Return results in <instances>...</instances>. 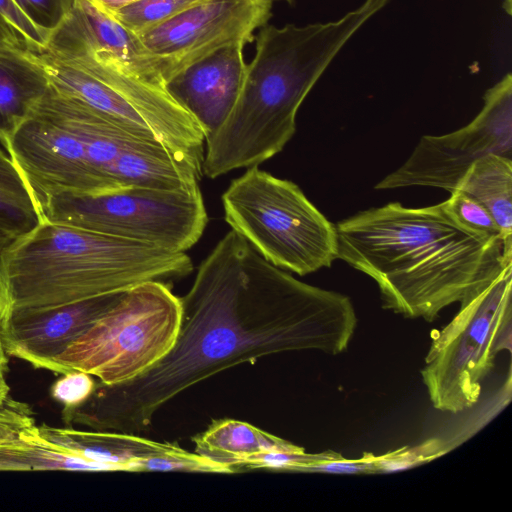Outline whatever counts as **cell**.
<instances>
[{"mask_svg":"<svg viewBox=\"0 0 512 512\" xmlns=\"http://www.w3.org/2000/svg\"><path fill=\"white\" fill-rule=\"evenodd\" d=\"M180 300L171 350L128 382L96 383L84 403L63 409L67 426L139 435L169 401L223 370L289 351L341 354L357 327L348 296L296 279L233 230L200 264Z\"/></svg>","mask_w":512,"mask_h":512,"instance_id":"obj_1","label":"cell"},{"mask_svg":"<svg viewBox=\"0 0 512 512\" xmlns=\"http://www.w3.org/2000/svg\"><path fill=\"white\" fill-rule=\"evenodd\" d=\"M335 227L337 259L375 281L384 309L410 319L433 322L512 261V245L463 223L448 200L388 203Z\"/></svg>","mask_w":512,"mask_h":512,"instance_id":"obj_2","label":"cell"},{"mask_svg":"<svg viewBox=\"0 0 512 512\" xmlns=\"http://www.w3.org/2000/svg\"><path fill=\"white\" fill-rule=\"evenodd\" d=\"M389 1L364 0L326 23L261 27L234 107L206 140L203 174L217 178L258 166L282 151L308 93L344 45Z\"/></svg>","mask_w":512,"mask_h":512,"instance_id":"obj_3","label":"cell"},{"mask_svg":"<svg viewBox=\"0 0 512 512\" xmlns=\"http://www.w3.org/2000/svg\"><path fill=\"white\" fill-rule=\"evenodd\" d=\"M2 268L13 311L46 310L179 279L193 270L185 252L43 220L10 240Z\"/></svg>","mask_w":512,"mask_h":512,"instance_id":"obj_4","label":"cell"},{"mask_svg":"<svg viewBox=\"0 0 512 512\" xmlns=\"http://www.w3.org/2000/svg\"><path fill=\"white\" fill-rule=\"evenodd\" d=\"M225 221L263 258L300 276L337 259V231L294 182L258 166L222 195Z\"/></svg>","mask_w":512,"mask_h":512,"instance_id":"obj_5","label":"cell"},{"mask_svg":"<svg viewBox=\"0 0 512 512\" xmlns=\"http://www.w3.org/2000/svg\"><path fill=\"white\" fill-rule=\"evenodd\" d=\"M50 87L126 131L172 150L203 153L205 135L167 91L120 64L92 57L36 53Z\"/></svg>","mask_w":512,"mask_h":512,"instance_id":"obj_6","label":"cell"},{"mask_svg":"<svg viewBox=\"0 0 512 512\" xmlns=\"http://www.w3.org/2000/svg\"><path fill=\"white\" fill-rule=\"evenodd\" d=\"M512 261L471 291L432 339L421 376L431 403L451 413L473 406L497 355L511 353Z\"/></svg>","mask_w":512,"mask_h":512,"instance_id":"obj_7","label":"cell"},{"mask_svg":"<svg viewBox=\"0 0 512 512\" xmlns=\"http://www.w3.org/2000/svg\"><path fill=\"white\" fill-rule=\"evenodd\" d=\"M181 317L180 297L166 282L138 284L126 290L55 362L62 375L79 370L107 385L128 382L171 350Z\"/></svg>","mask_w":512,"mask_h":512,"instance_id":"obj_8","label":"cell"},{"mask_svg":"<svg viewBox=\"0 0 512 512\" xmlns=\"http://www.w3.org/2000/svg\"><path fill=\"white\" fill-rule=\"evenodd\" d=\"M43 219L185 252L208 217L199 185L179 190L126 186L97 194H60L39 201Z\"/></svg>","mask_w":512,"mask_h":512,"instance_id":"obj_9","label":"cell"},{"mask_svg":"<svg viewBox=\"0 0 512 512\" xmlns=\"http://www.w3.org/2000/svg\"><path fill=\"white\" fill-rule=\"evenodd\" d=\"M481 111L448 134L422 136L408 159L375 185L376 190L413 186L452 193L479 159L496 154L512 159V77L507 73L483 96Z\"/></svg>","mask_w":512,"mask_h":512,"instance_id":"obj_10","label":"cell"},{"mask_svg":"<svg viewBox=\"0 0 512 512\" xmlns=\"http://www.w3.org/2000/svg\"><path fill=\"white\" fill-rule=\"evenodd\" d=\"M270 0H200L138 35L166 82L194 62L225 47H245L271 17Z\"/></svg>","mask_w":512,"mask_h":512,"instance_id":"obj_11","label":"cell"},{"mask_svg":"<svg viewBox=\"0 0 512 512\" xmlns=\"http://www.w3.org/2000/svg\"><path fill=\"white\" fill-rule=\"evenodd\" d=\"M39 201L60 194H97L118 187L91 165L70 128L33 110L4 145Z\"/></svg>","mask_w":512,"mask_h":512,"instance_id":"obj_12","label":"cell"},{"mask_svg":"<svg viewBox=\"0 0 512 512\" xmlns=\"http://www.w3.org/2000/svg\"><path fill=\"white\" fill-rule=\"evenodd\" d=\"M125 291L52 309L13 311L2 332L6 354L34 368L60 374L56 357L115 305Z\"/></svg>","mask_w":512,"mask_h":512,"instance_id":"obj_13","label":"cell"},{"mask_svg":"<svg viewBox=\"0 0 512 512\" xmlns=\"http://www.w3.org/2000/svg\"><path fill=\"white\" fill-rule=\"evenodd\" d=\"M45 52L60 58L86 55L116 62L146 81L165 86L139 36L89 0H75L70 13L50 33Z\"/></svg>","mask_w":512,"mask_h":512,"instance_id":"obj_14","label":"cell"},{"mask_svg":"<svg viewBox=\"0 0 512 512\" xmlns=\"http://www.w3.org/2000/svg\"><path fill=\"white\" fill-rule=\"evenodd\" d=\"M244 47L217 50L194 62L166 82L170 95L210 138L224 123L239 96L247 64Z\"/></svg>","mask_w":512,"mask_h":512,"instance_id":"obj_15","label":"cell"},{"mask_svg":"<svg viewBox=\"0 0 512 512\" xmlns=\"http://www.w3.org/2000/svg\"><path fill=\"white\" fill-rule=\"evenodd\" d=\"M204 153L172 150L133 138L117 155L108 175L120 187L179 190L198 186Z\"/></svg>","mask_w":512,"mask_h":512,"instance_id":"obj_16","label":"cell"},{"mask_svg":"<svg viewBox=\"0 0 512 512\" xmlns=\"http://www.w3.org/2000/svg\"><path fill=\"white\" fill-rule=\"evenodd\" d=\"M47 445L69 455L102 465L106 471H134L138 461L168 450L172 443H160L135 434L112 431H82L42 424L33 427Z\"/></svg>","mask_w":512,"mask_h":512,"instance_id":"obj_17","label":"cell"},{"mask_svg":"<svg viewBox=\"0 0 512 512\" xmlns=\"http://www.w3.org/2000/svg\"><path fill=\"white\" fill-rule=\"evenodd\" d=\"M49 88L36 53L0 44V142L3 146Z\"/></svg>","mask_w":512,"mask_h":512,"instance_id":"obj_18","label":"cell"},{"mask_svg":"<svg viewBox=\"0 0 512 512\" xmlns=\"http://www.w3.org/2000/svg\"><path fill=\"white\" fill-rule=\"evenodd\" d=\"M195 452L235 472L253 457L270 451L293 450L298 446L239 420L213 421L193 438Z\"/></svg>","mask_w":512,"mask_h":512,"instance_id":"obj_19","label":"cell"},{"mask_svg":"<svg viewBox=\"0 0 512 512\" xmlns=\"http://www.w3.org/2000/svg\"><path fill=\"white\" fill-rule=\"evenodd\" d=\"M455 190L482 204L498 225L503 241L512 245L511 158L496 154L482 157L467 170Z\"/></svg>","mask_w":512,"mask_h":512,"instance_id":"obj_20","label":"cell"},{"mask_svg":"<svg viewBox=\"0 0 512 512\" xmlns=\"http://www.w3.org/2000/svg\"><path fill=\"white\" fill-rule=\"evenodd\" d=\"M43 220L34 193L10 154L0 148V232L14 239Z\"/></svg>","mask_w":512,"mask_h":512,"instance_id":"obj_21","label":"cell"},{"mask_svg":"<svg viewBox=\"0 0 512 512\" xmlns=\"http://www.w3.org/2000/svg\"><path fill=\"white\" fill-rule=\"evenodd\" d=\"M200 0H136L110 14L136 35L168 21Z\"/></svg>","mask_w":512,"mask_h":512,"instance_id":"obj_22","label":"cell"},{"mask_svg":"<svg viewBox=\"0 0 512 512\" xmlns=\"http://www.w3.org/2000/svg\"><path fill=\"white\" fill-rule=\"evenodd\" d=\"M0 33L10 45L33 53L46 50L50 35L34 24L15 0H0Z\"/></svg>","mask_w":512,"mask_h":512,"instance_id":"obj_23","label":"cell"},{"mask_svg":"<svg viewBox=\"0 0 512 512\" xmlns=\"http://www.w3.org/2000/svg\"><path fill=\"white\" fill-rule=\"evenodd\" d=\"M442 453L440 441L430 440L418 447L403 448L386 455L373 456L375 472L394 473L407 470Z\"/></svg>","mask_w":512,"mask_h":512,"instance_id":"obj_24","label":"cell"},{"mask_svg":"<svg viewBox=\"0 0 512 512\" xmlns=\"http://www.w3.org/2000/svg\"><path fill=\"white\" fill-rule=\"evenodd\" d=\"M96 382L92 375L72 370L60 377L51 387L52 397L64 408H74L84 403L92 394Z\"/></svg>","mask_w":512,"mask_h":512,"instance_id":"obj_25","label":"cell"},{"mask_svg":"<svg viewBox=\"0 0 512 512\" xmlns=\"http://www.w3.org/2000/svg\"><path fill=\"white\" fill-rule=\"evenodd\" d=\"M450 194L451 196L447 200L453 212L463 223L478 231L502 238L498 225L482 204L458 190Z\"/></svg>","mask_w":512,"mask_h":512,"instance_id":"obj_26","label":"cell"},{"mask_svg":"<svg viewBox=\"0 0 512 512\" xmlns=\"http://www.w3.org/2000/svg\"><path fill=\"white\" fill-rule=\"evenodd\" d=\"M26 16L49 34L66 18L75 0H15Z\"/></svg>","mask_w":512,"mask_h":512,"instance_id":"obj_27","label":"cell"},{"mask_svg":"<svg viewBox=\"0 0 512 512\" xmlns=\"http://www.w3.org/2000/svg\"><path fill=\"white\" fill-rule=\"evenodd\" d=\"M299 472L362 474L375 472V466L373 455H365L357 460H348L337 454L336 456L304 465L300 468Z\"/></svg>","mask_w":512,"mask_h":512,"instance_id":"obj_28","label":"cell"},{"mask_svg":"<svg viewBox=\"0 0 512 512\" xmlns=\"http://www.w3.org/2000/svg\"><path fill=\"white\" fill-rule=\"evenodd\" d=\"M10 240L12 239L0 232V383H6L9 362V356L6 354L2 343V332L13 312V302L2 268L3 251Z\"/></svg>","mask_w":512,"mask_h":512,"instance_id":"obj_29","label":"cell"},{"mask_svg":"<svg viewBox=\"0 0 512 512\" xmlns=\"http://www.w3.org/2000/svg\"><path fill=\"white\" fill-rule=\"evenodd\" d=\"M32 412H26L17 416L0 419V444L16 443L21 440V432L34 425Z\"/></svg>","mask_w":512,"mask_h":512,"instance_id":"obj_30","label":"cell"},{"mask_svg":"<svg viewBox=\"0 0 512 512\" xmlns=\"http://www.w3.org/2000/svg\"><path fill=\"white\" fill-rule=\"evenodd\" d=\"M9 391L7 383H0V419L31 411L28 405L12 400L9 397Z\"/></svg>","mask_w":512,"mask_h":512,"instance_id":"obj_31","label":"cell"},{"mask_svg":"<svg viewBox=\"0 0 512 512\" xmlns=\"http://www.w3.org/2000/svg\"><path fill=\"white\" fill-rule=\"evenodd\" d=\"M96 7L106 12L107 14H112L115 11L127 6L128 4L136 1V0H89Z\"/></svg>","mask_w":512,"mask_h":512,"instance_id":"obj_32","label":"cell"},{"mask_svg":"<svg viewBox=\"0 0 512 512\" xmlns=\"http://www.w3.org/2000/svg\"><path fill=\"white\" fill-rule=\"evenodd\" d=\"M0 44L10 45V44L6 41V39L1 35V33H0ZM11 46H12V45H11Z\"/></svg>","mask_w":512,"mask_h":512,"instance_id":"obj_33","label":"cell"},{"mask_svg":"<svg viewBox=\"0 0 512 512\" xmlns=\"http://www.w3.org/2000/svg\"><path fill=\"white\" fill-rule=\"evenodd\" d=\"M270 1H285V2H288V3H292L294 0H270Z\"/></svg>","mask_w":512,"mask_h":512,"instance_id":"obj_34","label":"cell"}]
</instances>
